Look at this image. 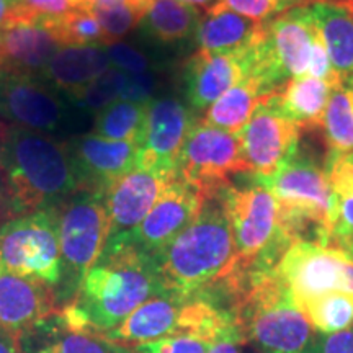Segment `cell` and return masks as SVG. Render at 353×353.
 Returning <instances> with one entry per match:
<instances>
[{"label":"cell","mask_w":353,"mask_h":353,"mask_svg":"<svg viewBox=\"0 0 353 353\" xmlns=\"http://www.w3.org/2000/svg\"><path fill=\"white\" fill-rule=\"evenodd\" d=\"M239 174H249V170L237 134L196 120L176 162V176L200 190L206 200H211L226 190L232 176Z\"/></svg>","instance_id":"8"},{"label":"cell","mask_w":353,"mask_h":353,"mask_svg":"<svg viewBox=\"0 0 353 353\" xmlns=\"http://www.w3.org/2000/svg\"><path fill=\"white\" fill-rule=\"evenodd\" d=\"M38 23L51 33V37L61 48L88 46V44L105 46L103 30L92 10L70 8L63 15L41 17Z\"/></svg>","instance_id":"27"},{"label":"cell","mask_w":353,"mask_h":353,"mask_svg":"<svg viewBox=\"0 0 353 353\" xmlns=\"http://www.w3.org/2000/svg\"><path fill=\"white\" fill-rule=\"evenodd\" d=\"M270 94L255 108L250 120L237 132L249 174L268 176L296 156L301 128L288 120Z\"/></svg>","instance_id":"10"},{"label":"cell","mask_w":353,"mask_h":353,"mask_svg":"<svg viewBox=\"0 0 353 353\" xmlns=\"http://www.w3.org/2000/svg\"><path fill=\"white\" fill-rule=\"evenodd\" d=\"M164 293L154 257L128 242H107L77 296L56 316L69 330L105 335L141 304Z\"/></svg>","instance_id":"1"},{"label":"cell","mask_w":353,"mask_h":353,"mask_svg":"<svg viewBox=\"0 0 353 353\" xmlns=\"http://www.w3.org/2000/svg\"><path fill=\"white\" fill-rule=\"evenodd\" d=\"M148 103L117 100L107 108L97 113L94 121V134L110 141H128L141 144L144 134Z\"/></svg>","instance_id":"26"},{"label":"cell","mask_w":353,"mask_h":353,"mask_svg":"<svg viewBox=\"0 0 353 353\" xmlns=\"http://www.w3.org/2000/svg\"><path fill=\"white\" fill-rule=\"evenodd\" d=\"M79 190L108 193L123 175L138 165L139 144L110 141L94 132L76 136L65 143Z\"/></svg>","instance_id":"13"},{"label":"cell","mask_w":353,"mask_h":353,"mask_svg":"<svg viewBox=\"0 0 353 353\" xmlns=\"http://www.w3.org/2000/svg\"><path fill=\"white\" fill-rule=\"evenodd\" d=\"M95 0H68L70 8H76V10H92Z\"/></svg>","instance_id":"43"},{"label":"cell","mask_w":353,"mask_h":353,"mask_svg":"<svg viewBox=\"0 0 353 353\" xmlns=\"http://www.w3.org/2000/svg\"><path fill=\"white\" fill-rule=\"evenodd\" d=\"M309 353H353V325L335 334H316Z\"/></svg>","instance_id":"38"},{"label":"cell","mask_w":353,"mask_h":353,"mask_svg":"<svg viewBox=\"0 0 353 353\" xmlns=\"http://www.w3.org/2000/svg\"><path fill=\"white\" fill-rule=\"evenodd\" d=\"M350 255L332 245L294 241L276 263L275 273L296 307L321 294L345 293V267Z\"/></svg>","instance_id":"9"},{"label":"cell","mask_w":353,"mask_h":353,"mask_svg":"<svg viewBox=\"0 0 353 353\" xmlns=\"http://www.w3.org/2000/svg\"><path fill=\"white\" fill-rule=\"evenodd\" d=\"M301 314L317 334H335L353 325V296L332 291L298 306Z\"/></svg>","instance_id":"29"},{"label":"cell","mask_w":353,"mask_h":353,"mask_svg":"<svg viewBox=\"0 0 353 353\" xmlns=\"http://www.w3.org/2000/svg\"><path fill=\"white\" fill-rule=\"evenodd\" d=\"M0 267L56 293L63 278L57 208L17 216L0 226Z\"/></svg>","instance_id":"7"},{"label":"cell","mask_w":353,"mask_h":353,"mask_svg":"<svg viewBox=\"0 0 353 353\" xmlns=\"http://www.w3.org/2000/svg\"><path fill=\"white\" fill-rule=\"evenodd\" d=\"M306 76L330 82L335 87H339L342 83V79L334 72L332 64H330L329 52L325 50V44L322 41L319 32H317L314 43H312L311 57H309V68H307Z\"/></svg>","instance_id":"36"},{"label":"cell","mask_w":353,"mask_h":353,"mask_svg":"<svg viewBox=\"0 0 353 353\" xmlns=\"http://www.w3.org/2000/svg\"><path fill=\"white\" fill-rule=\"evenodd\" d=\"M195 121L192 110L180 100L165 97L149 101L138 165L176 176V162Z\"/></svg>","instance_id":"14"},{"label":"cell","mask_w":353,"mask_h":353,"mask_svg":"<svg viewBox=\"0 0 353 353\" xmlns=\"http://www.w3.org/2000/svg\"><path fill=\"white\" fill-rule=\"evenodd\" d=\"M112 68L107 46L103 44H88V46L61 48L46 68L41 77L56 90L65 95L76 94L92 81Z\"/></svg>","instance_id":"20"},{"label":"cell","mask_w":353,"mask_h":353,"mask_svg":"<svg viewBox=\"0 0 353 353\" xmlns=\"http://www.w3.org/2000/svg\"><path fill=\"white\" fill-rule=\"evenodd\" d=\"M0 353H23L20 337L0 329Z\"/></svg>","instance_id":"41"},{"label":"cell","mask_w":353,"mask_h":353,"mask_svg":"<svg viewBox=\"0 0 353 353\" xmlns=\"http://www.w3.org/2000/svg\"><path fill=\"white\" fill-rule=\"evenodd\" d=\"M259 180L276 198L280 223L291 239L330 245L335 201L325 165L294 156L275 174Z\"/></svg>","instance_id":"5"},{"label":"cell","mask_w":353,"mask_h":353,"mask_svg":"<svg viewBox=\"0 0 353 353\" xmlns=\"http://www.w3.org/2000/svg\"><path fill=\"white\" fill-rule=\"evenodd\" d=\"M335 88L330 82L311 76H299L288 81L281 90L273 92L276 108L301 130L321 128L324 110Z\"/></svg>","instance_id":"22"},{"label":"cell","mask_w":353,"mask_h":353,"mask_svg":"<svg viewBox=\"0 0 353 353\" xmlns=\"http://www.w3.org/2000/svg\"><path fill=\"white\" fill-rule=\"evenodd\" d=\"M19 0H0V32L15 21Z\"/></svg>","instance_id":"40"},{"label":"cell","mask_w":353,"mask_h":353,"mask_svg":"<svg viewBox=\"0 0 353 353\" xmlns=\"http://www.w3.org/2000/svg\"><path fill=\"white\" fill-rule=\"evenodd\" d=\"M0 180L10 218L57 208L79 192L68 145L48 132L0 121Z\"/></svg>","instance_id":"2"},{"label":"cell","mask_w":353,"mask_h":353,"mask_svg":"<svg viewBox=\"0 0 353 353\" xmlns=\"http://www.w3.org/2000/svg\"><path fill=\"white\" fill-rule=\"evenodd\" d=\"M0 218H10V214H8V208H7L6 193H3L2 180H0Z\"/></svg>","instance_id":"45"},{"label":"cell","mask_w":353,"mask_h":353,"mask_svg":"<svg viewBox=\"0 0 353 353\" xmlns=\"http://www.w3.org/2000/svg\"><path fill=\"white\" fill-rule=\"evenodd\" d=\"M245 347L244 337H242L239 325L236 319L229 327L221 332L218 337L211 342L208 353H242V348Z\"/></svg>","instance_id":"39"},{"label":"cell","mask_w":353,"mask_h":353,"mask_svg":"<svg viewBox=\"0 0 353 353\" xmlns=\"http://www.w3.org/2000/svg\"><path fill=\"white\" fill-rule=\"evenodd\" d=\"M57 322L61 325L57 332L48 334L39 345L26 353H132L131 347L110 341L105 335L76 332L65 329L59 319Z\"/></svg>","instance_id":"30"},{"label":"cell","mask_w":353,"mask_h":353,"mask_svg":"<svg viewBox=\"0 0 353 353\" xmlns=\"http://www.w3.org/2000/svg\"><path fill=\"white\" fill-rule=\"evenodd\" d=\"M335 201V221L330 245L339 247L353 239V156L341 157L325 165Z\"/></svg>","instance_id":"28"},{"label":"cell","mask_w":353,"mask_h":353,"mask_svg":"<svg viewBox=\"0 0 353 353\" xmlns=\"http://www.w3.org/2000/svg\"><path fill=\"white\" fill-rule=\"evenodd\" d=\"M59 50L56 39L38 21L12 23L0 32V77H39Z\"/></svg>","instance_id":"17"},{"label":"cell","mask_w":353,"mask_h":353,"mask_svg":"<svg viewBox=\"0 0 353 353\" xmlns=\"http://www.w3.org/2000/svg\"><path fill=\"white\" fill-rule=\"evenodd\" d=\"M110 61L114 68H120L128 74H143L149 72L151 63L143 52L136 50V48L130 46L126 43H113L107 46Z\"/></svg>","instance_id":"33"},{"label":"cell","mask_w":353,"mask_h":353,"mask_svg":"<svg viewBox=\"0 0 353 353\" xmlns=\"http://www.w3.org/2000/svg\"><path fill=\"white\" fill-rule=\"evenodd\" d=\"M214 7L228 8L257 23L270 20L273 13L280 12L276 0H218Z\"/></svg>","instance_id":"34"},{"label":"cell","mask_w":353,"mask_h":353,"mask_svg":"<svg viewBox=\"0 0 353 353\" xmlns=\"http://www.w3.org/2000/svg\"><path fill=\"white\" fill-rule=\"evenodd\" d=\"M126 77L128 72L112 65L88 85L81 88L76 94L68 95V100L77 108L99 113L108 105H112L113 101L120 100Z\"/></svg>","instance_id":"31"},{"label":"cell","mask_w":353,"mask_h":353,"mask_svg":"<svg viewBox=\"0 0 353 353\" xmlns=\"http://www.w3.org/2000/svg\"><path fill=\"white\" fill-rule=\"evenodd\" d=\"M154 87H156V77H154V74H128L120 100L148 103V101H151Z\"/></svg>","instance_id":"37"},{"label":"cell","mask_w":353,"mask_h":353,"mask_svg":"<svg viewBox=\"0 0 353 353\" xmlns=\"http://www.w3.org/2000/svg\"><path fill=\"white\" fill-rule=\"evenodd\" d=\"M176 179L175 175L136 165L123 175L107 193L110 232L108 241L125 239L148 216L167 185Z\"/></svg>","instance_id":"15"},{"label":"cell","mask_w":353,"mask_h":353,"mask_svg":"<svg viewBox=\"0 0 353 353\" xmlns=\"http://www.w3.org/2000/svg\"><path fill=\"white\" fill-rule=\"evenodd\" d=\"M63 278L56 291L59 307L72 303L83 278L103 254L110 219L107 193L79 190L57 206Z\"/></svg>","instance_id":"6"},{"label":"cell","mask_w":353,"mask_h":353,"mask_svg":"<svg viewBox=\"0 0 353 353\" xmlns=\"http://www.w3.org/2000/svg\"><path fill=\"white\" fill-rule=\"evenodd\" d=\"M234 257L231 224L218 195L154 260L167 293L192 299L211 293L231 272Z\"/></svg>","instance_id":"3"},{"label":"cell","mask_w":353,"mask_h":353,"mask_svg":"<svg viewBox=\"0 0 353 353\" xmlns=\"http://www.w3.org/2000/svg\"><path fill=\"white\" fill-rule=\"evenodd\" d=\"M95 2H97V0H95ZM95 2H94V3H95Z\"/></svg>","instance_id":"47"},{"label":"cell","mask_w":353,"mask_h":353,"mask_svg":"<svg viewBox=\"0 0 353 353\" xmlns=\"http://www.w3.org/2000/svg\"><path fill=\"white\" fill-rule=\"evenodd\" d=\"M334 72L343 81L353 79V2L319 0L309 6Z\"/></svg>","instance_id":"19"},{"label":"cell","mask_w":353,"mask_h":353,"mask_svg":"<svg viewBox=\"0 0 353 353\" xmlns=\"http://www.w3.org/2000/svg\"><path fill=\"white\" fill-rule=\"evenodd\" d=\"M68 0H19L15 21H38L41 17L63 15L69 12Z\"/></svg>","instance_id":"35"},{"label":"cell","mask_w":353,"mask_h":353,"mask_svg":"<svg viewBox=\"0 0 353 353\" xmlns=\"http://www.w3.org/2000/svg\"><path fill=\"white\" fill-rule=\"evenodd\" d=\"M352 2H353V0H352Z\"/></svg>","instance_id":"48"},{"label":"cell","mask_w":353,"mask_h":353,"mask_svg":"<svg viewBox=\"0 0 353 353\" xmlns=\"http://www.w3.org/2000/svg\"><path fill=\"white\" fill-rule=\"evenodd\" d=\"M180 2H185V3H188V6H193V7H201L208 12L211 7H214L216 3H218V0H180Z\"/></svg>","instance_id":"44"},{"label":"cell","mask_w":353,"mask_h":353,"mask_svg":"<svg viewBox=\"0 0 353 353\" xmlns=\"http://www.w3.org/2000/svg\"><path fill=\"white\" fill-rule=\"evenodd\" d=\"M68 114L64 97L41 77H0V121L50 134L64 125Z\"/></svg>","instance_id":"12"},{"label":"cell","mask_w":353,"mask_h":353,"mask_svg":"<svg viewBox=\"0 0 353 353\" xmlns=\"http://www.w3.org/2000/svg\"><path fill=\"white\" fill-rule=\"evenodd\" d=\"M314 2H319V0H276L278 7H280V12L290 10V8H296V7H307Z\"/></svg>","instance_id":"42"},{"label":"cell","mask_w":353,"mask_h":353,"mask_svg":"<svg viewBox=\"0 0 353 353\" xmlns=\"http://www.w3.org/2000/svg\"><path fill=\"white\" fill-rule=\"evenodd\" d=\"M337 249H342L343 252L348 254V255H350V257L353 259V239H348V241H345V242H342V244L339 245Z\"/></svg>","instance_id":"46"},{"label":"cell","mask_w":353,"mask_h":353,"mask_svg":"<svg viewBox=\"0 0 353 353\" xmlns=\"http://www.w3.org/2000/svg\"><path fill=\"white\" fill-rule=\"evenodd\" d=\"M245 345L257 353H309L316 330L296 307L290 291L272 272L254 278L229 307Z\"/></svg>","instance_id":"4"},{"label":"cell","mask_w":353,"mask_h":353,"mask_svg":"<svg viewBox=\"0 0 353 353\" xmlns=\"http://www.w3.org/2000/svg\"><path fill=\"white\" fill-rule=\"evenodd\" d=\"M322 130L327 143V161H337L353 154V79L343 81L330 94L322 117Z\"/></svg>","instance_id":"24"},{"label":"cell","mask_w":353,"mask_h":353,"mask_svg":"<svg viewBox=\"0 0 353 353\" xmlns=\"http://www.w3.org/2000/svg\"><path fill=\"white\" fill-rule=\"evenodd\" d=\"M57 311L54 290L0 267V329L21 339Z\"/></svg>","instance_id":"16"},{"label":"cell","mask_w":353,"mask_h":353,"mask_svg":"<svg viewBox=\"0 0 353 353\" xmlns=\"http://www.w3.org/2000/svg\"><path fill=\"white\" fill-rule=\"evenodd\" d=\"M206 201L200 190L176 176L167 185L139 226L120 241L156 257L200 216Z\"/></svg>","instance_id":"11"},{"label":"cell","mask_w":353,"mask_h":353,"mask_svg":"<svg viewBox=\"0 0 353 353\" xmlns=\"http://www.w3.org/2000/svg\"><path fill=\"white\" fill-rule=\"evenodd\" d=\"M210 345V341L196 334H176L131 348L132 353H208Z\"/></svg>","instance_id":"32"},{"label":"cell","mask_w":353,"mask_h":353,"mask_svg":"<svg viewBox=\"0 0 353 353\" xmlns=\"http://www.w3.org/2000/svg\"><path fill=\"white\" fill-rule=\"evenodd\" d=\"M201 13L180 0H154L141 26L148 37L161 43H175L196 33Z\"/></svg>","instance_id":"25"},{"label":"cell","mask_w":353,"mask_h":353,"mask_svg":"<svg viewBox=\"0 0 353 353\" xmlns=\"http://www.w3.org/2000/svg\"><path fill=\"white\" fill-rule=\"evenodd\" d=\"M244 79L241 56L198 51L185 63L183 83L190 107L206 110Z\"/></svg>","instance_id":"18"},{"label":"cell","mask_w":353,"mask_h":353,"mask_svg":"<svg viewBox=\"0 0 353 353\" xmlns=\"http://www.w3.org/2000/svg\"><path fill=\"white\" fill-rule=\"evenodd\" d=\"M262 23L252 21L228 8L211 7L201 19L195 37L200 51L241 56L260 38Z\"/></svg>","instance_id":"21"},{"label":"cell","mask_w":353,"mask_h":353,"mask_svg":"<svg viewBox=\"0 0 353 353\" xmlns=\"http://www.w3.org/2000/svg\"><path fill=\"white\" fill-rule=\"evenodd\" d=\"M268 95L270 94L265 92L259 81L244 77L237 85L229 88L226 94L221 95L211 107L206 108L200 120L210 126L237 134L250 120L255 108Z\"/></svg>","instance_id":"23"},{"label":"cell","mask_w":353,"mask_h":353,"mask_svg":"<svg viewBox=\"0 0 353 353\" xmlns=\"http://www.w3.org/2000/svg\"><path fill=\"white\" fill-rule=\"evenodd\" d=\"M352 156H353V154H352Z\"/></svg>","instance_id":"49"}]
</instances>
